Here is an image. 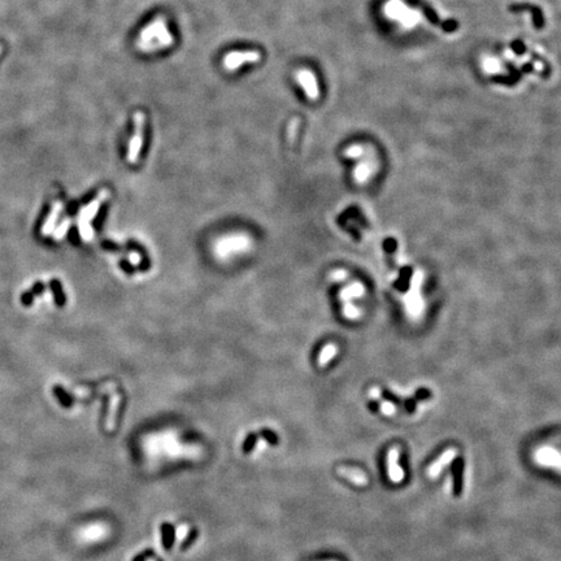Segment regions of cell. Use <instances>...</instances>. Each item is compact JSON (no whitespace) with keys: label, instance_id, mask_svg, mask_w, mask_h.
<instances>
[{"label":"cell","instance_id":"12","mask_svg":"<svg viewBox=\"0 0 561 561\" xmlns=\"http://www.w3.org/2000/svg\"><path fill=\"white\" fill-rule=\"evenodd\" d=\"M482 69L487 75H499L503 71V64L494 56H484L482 59Z\"/></svg>","mask_w":561,"mask_h":561},{"label":"cell","instance_id":"9","mask_svg":"<svg viewBox=\"0 0 561 561\" xmlns=\"http://www.w3.org/2000/svg\"><path fill=\"white\" fill-rule=\"evenodd\" d=\"M459 455V451L456 450V448L451 447V448H447V450L445 451V452L442 453L441 456H439L438 459L435 460V461L433 462V464L429 467V469H427V476L430 477V478H436V477L439 476V474L442 473V470L445 469L446 467H447L448 464H451L452 462V460L455 459L456 456Z\"/></svg>","mask_w":561,"mask_h":561},{"label":"cell","instance_id":"11","mask_svg":"<svg viewBox=\"0 0 561 561\" xmlns=\"http://www.w3.org/2000/svg\"><path fill=\"white\" fill-rule=\"evenodd\" d=\"M338 473L342 474V476L347 477L350 481H352L355 484H359V486H365L368 484V477L364 472L356 469V468H339Z\"/></svg>","mask_w":561,"mask_h":561},{"label":"cell","instance_id":"25","mask_svg":"<svg viewBox=\"0 0 561 561\" xmlns=\"http://www.w3.org/2000/svg\"><path fill=\"white\" fill-rule=\"evenodd\" d=\"M346 276H347V274H346V272L342 271V269H338V271H335V272H333V273H331V278L335 279V281H339V279L345 278Z\"/></svg>","mask_w":561,"mask_h":561},{"label":"cell","instance_id":"16","mask_svg":"<svg viewBox=\"0 0 561 561\" xmlns=\"http://www.w3.org/2000/svg\"><path fill=\"white\" fill-rule=\"evenodd\" d=\"M51 288L52 291H54V297H55V302H56V304L60 305V307L61 305H64V303H65V297H64L63 290H61L60 282H59L57 279H52Z\"/></svg>","mask_w":561,"mask_h":561},{"label":"cell","instance_id":"21","mask_svg":"<svg viewBox=\"0 0 561 561\" xmlns=\"http://www.w3.org/2000/svg\"><path fill=\"white\" fill-rule=\"evenodd\" d=\"M364 152L365 151L361 145H351L350 149L346 150V155H347V157H351V159H357V157L361 156Z\"/></svg>","mask_w":561,"mask_h":561},{"label":"cell","instance_id":"5","mask_svg":"<svg viewBox=\"0 0 561 561\" xmlns=\"http://www.w3.org/2000/svg\"><path fill=\"white\" fill-rule=\"evenodd\" d=\"M261 60V54L256 50L250 51H231L224 56L223 65L228 71H234L245 64H255Z\"/></svg>","mask_w":561,"mask_h":561},{"label":"cell","instance_id":"18","mask_svg":"<svg viewBox=\"0 0 561 561\" xmlns=\"http://www.w3.org/2000/svg\"><path fill=\"white\" fill-rule=\"evenodd\" d=\"M257 438H259V436H257V434L251 433L250 435H248L247 438H246L245 443H243V452H245V453H250L251 451L254 450L255 446H256Z\"/></svg>","mask_w":561,"mask_h":561},{"label":"cell","instance_id":"19","mask_svg":"<svg viewBox=\"0 0 561 561\" xmlns=\"http://www.w3.org/2000/svg\"><path fill=\"white\" fill-rule=\"evenodd\" d=\"M260 436H262V438L265 439V441L268 442V443H271V445L273 446H277L278 445V436H277V434L274 433V431L272 430H268V429H262V430H260Z\"/></svg>","mask_w":561,"mask_h":561},{"label":"cell","instance_id":"2","mask_svg":"<svg viewBox=\"0 0 561 561\" xmlns=\"http://www.w3.org/2000/svg\"><path fill=\"white\" fill-rule=\"evenodd\" d=\"M386 17L396 21L405 29H412L421 21V13L417 9L409 8L402 0H388L383 7Z\"/></svg>","mask_w":561,"mask_h":561},{"label":"cell","instance_id":"24","mask_svg":"<svg viewBox=\"0 0 561 561\" xmlns=\"http://www.w3.org/2000/svg\"><path fill=\"white\" fill-rule=\"evenodd\" d=\"M34 297H35V294L33 292L32 290L26 291V292L23 294L22 297H21V303H22L23 305H32Z\"/></svg>","mask_w":561,"mask_h":561},{"label":"cell","instance_id":"26","mask_svg":"<svg viewBox=\"0 0 561 561\" xmlns=\"http://www.w3.org/2000/svg\"><path fill=\"white\" fill-rule=\"evenodd\" d=\"M129 260H130V262L133 265H138L140 262L139 254H137V252H133V254H130V256H129Z\"/></svg>","mask_w":561,"mask_h":561},{"label":"cell","instance_id":"17","mask_svg":"<svg viewBox=\"0 0 561 561\" xmlns=\"http://www.w3.org/2000/svg\"><path fill=\"white\" fill-rule=\"evenodd\" d=\"M54 393H55V395H56L57 399L60 400V403L64 405V407H66V408L70 407L71 403H73V399H71L70 396H69L68 394H66L65 391L63 390V388L59 387V386H55Z\"/></svg>","mask_w":561,"mask_h":561},{"label":"cell","instance_id":"4","mask_svg":"<svg viewBox=\"0 0 561 561\" xmlns=\"http://www.w3.org/2000/svg\"><path fill=\"white\" fill-rule=\"evenodd\" d=\"M133 118H134V133H133V137H131L130 142H129L128 161L130 164H137L143 147L145 114L142 111H137L134 113V116H133Z\"/></svg>","mask_w":561,"mask_h":561},{"label":"cell","instance_id":"15","mask_svg":"<svg viewBox=\"0 0 561 561\" xmlns=\"http://www.w3.org/2000/svg\"><path fill=\"white\" fill-rule=\"evenodd\" d=\"M299 126H300V118L299 117H294L292 120L290 121V125H288V129H287L288 143H290L291 145L294 144V142H295V139H297V134H298V131H299Z\"/></svg>","mask_w":561,"mask_h":561},{"label":"cell","instance_id":"6","mask_svg":"<svg viewBox=\"0 0 561 561\" xmlns=\"http://www.w3.org/2000/svg\"><path fill=\"white\" fill-rule=\"evenodd\" d=\"M533 459L541 467L550 468L561 473V452L552 446H542L533 453Z\"/></svg>","mask_w":561,"mask_h":561},{"label":"cell","instance_id":"10","mask_svg":"<svg viewBox=\"0 0 561 561\" xmlns=\"http://www.w3.org/2000/svg\"><path fill=\"white\" fill-rule=\"evenodd\" d=\"M63 208H64L63 203L61 202L55 203L51 212H50L48 217H47L46 223H44V225H43L42 228L43 235H50V234H52V231H54L55 229V224H56L57 218H59V216H60V212L63 211Z\"/></svg>","mask_w":561,"mask_h":561},{"label":"cell","instance_id":"23","mask_svg":"<svg viewBox=\"0 0 561 561\" xmlns=\"http://www.w3.org/2000/svg\"><path fill=\"white\" fill-rule=\"evenodd\" d=\"M150 557H155V552L152 550H145L143 551L142 553H139L138 556H135V557L133 558V561H145Z\"/></svg>","mask_w":561,"mask_h":561},{"label":"cell","instance_id":"14","mask_svg":"<svg viewBox=\"0 0 561 561\" xmlns=\"http://www.w3.org/2000/svg\"><path fill=\"white\" fill-rule=\"evenodd\" d=\"M335 353H336V346L333 345V343H330V345L328 346H325L324 350L321 351V353H320V356H319V365L320 367H326V364H328L329 361H330L331 359H333L334 356H335Z\"/></svg>","mask_w":561,"mask_h":561},{"label":"cell","instance_id":"13","mask_svg":"<svg viewBox=\"0 0 561 561\" xmlns=\"http://www.w3.org/2000/svg\"><path fill=\"white\" fill-rule=\"evenodd\" d=\"M174 536H176V529L172 524L169 522H164L161 525V538H162V546L166 551L170 550L173 547L174 543Z\"/></svg>","mask_w":561,"mask_h":561},{"label":"cell","instance_id":"7","mask_svg":"<svg viewBox=\"0 0 561 561\" xmlns=\"http://www.w3.org/2000/svg\"><path fill=\"white\" fill-rule=\"evenodd\" d=\"M297 82L299 83L300 87L304 90L305 96L309 100H317L320 97V88H319V82H317V78L314 76L313 71L311 69L303 68L297 70Z\"/></svg>","mask_w":561,"mask_h":561},{"label":"cell","instance_id":"20","mask_svg":"<svg viewBox=\"0 0 561 561\" xmlns=\"http://www.w3.org/2000/svg\"><path fill=\"white\" fill-rule=\"evenodd\" d=\"M69 226H70V219L68 218V219H65V221H64V223L61 224V225L59 226V228H57L56 230H55V233H54L55 239H56V240H60L61 238L65 237V234L68 233Z\"/></svg>","mask_w":561,"mask_h":561},{"label":"cell","instance_id":"22","mask_svg":"<svg viewBox=\"0 0 561 561\" xmlns=\"http://www.w3.org/2000/svg\"><path fill=\"white\" fill-rule=\"evenodd\" d=\"M198 535H199V531H198L197 529H192V530H191L190 533H188V536H187V538H186V541L183 542V544H182V550H186V548L190 547L191 544H192V542H194L195 539L198 538Z\"/></svg>","mask_w":561,"mask_h":561},{"label":"cell","instance_id":"1","mask_svg":"<svg viewBox=\"0 0 561 561\" xmlns=\"http://www.w3.org/2000/svg\"><path fill=\"white\" fill-rule=\"evenodd\" d=\"M174 43V38L168 28L165 17L157 16L149 25L140 30L137 46L140 51L151 52L169 48Z\"/></svg>","mask_w":561,"mask_h":561},{"label":"cell","instance_id":"3","mask_svg":"<svg viewBox=\"0 0 561 561\" xmlns=\"http://www.w3.org/2000/svg\"><path fill=\"white\" fill-rule=\"evenodd\" d=\"M109 195V192L107 190H102L100 194L97 195V198L95 200H92L88 205H86L85 208L81 211L80 213V219H78V225H80V233L81 237L83 240L88 242L91 240L94 237V231H92L91 225H90V221L95 217V214L99 211V207L104 200L107 199V197Z\"/></svg>","mask_w":561,"mask_h":561},{"label":"cell","instance_id":"8","mask_svg":"<svg viewBox=\"0 0 561 561\" xmlns=\"http://www.w3.org/2000/svg\"><path fill=\"white\" fill-rule=\"evenodd\" d=\"M399 447H393L387 453V474L393 483H402L404 481V472L399 465Z\"/></svg>","mask_w":561,"mask_h":561}]
</instances>
